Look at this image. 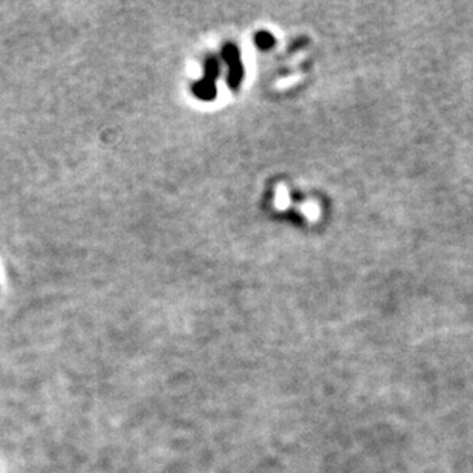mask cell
Here are the masks:
<instances>
[{"instance_id":"1","label":"cell","mask_w":473,"mask_h":473,"mask_svg":"<svg viewBox=\"0 0 473 473\" xmlns=\"http://www.w3.org/2000/svg\"><path fill=\"white\" fill-rule=\"evenodd\" d=\"M221 65L215 56H208L204 62V77L192 85V92L201 101H213L217 94L216 80L219 77Z\"/></svg>"},{"instance_id":"2","label":"cell","mask_w":473,"mask_h":473,"mask_svg":"<svg viewBox=\"0 0 473 473\" xmlns=\"http://www.w3.org/2000/svg\"><path fill=\"white\" fill-rule=\"evenodd\" d=\"M222 58L229 66V74H227L229 89L236 92L244 80L245 69L241 62V54H239V49L235 43L225 44V47L222 48Z\"/></svg>"},{"instance_id":"3","label":"cell","mask_w":473,"mask_h":473,"mask_svg":"<svg viewBox=\"0 0 473 473\" xmlns=\"http://www.w3.org/2000/svg\"><path fill=\"white\" fill-rule=\"evenodd\" d=\"M254 44H256L260 51H268L276 44V39L272 33L259 31L256 33V35H254Z\"/></svg>"}]
</instances>
